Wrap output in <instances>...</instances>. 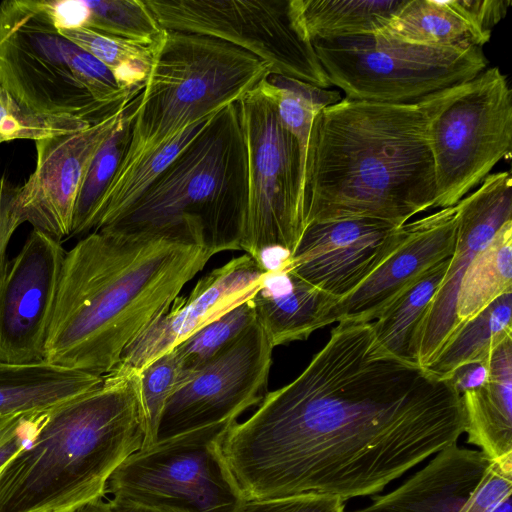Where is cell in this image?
Segmentation results:
<instances>
[{"label": "cell", "mask_w": 512, "mask_h": 512, "mask_svg": "<svg viewBox=\"0 0 512 512\" xmlns=\"http://www.w3.org/2000/svg\"><path fill=\"white\" fill-rule=\"evenodd\" d=\"M464 432L450 379L388 353L370 322L344 321L294 380L230 427L222 450L245 500L346 501L382 491Z\"/></svg>", "instance_id": "obj_1"}, {"label": "cell", "mask_w": 512, "mask_h": 512, "mask_svg": "<svg viewBox=\"0 0 512 512\" xmlns=\"http://www.w3.org/2000/svg\"><path fill=\"white\" fill-rule=\"evenodd\" d=\"M467 83L414 103L344 97L322 109L311 127L303 169L305 228L356 218L402 226L434 208L430 125Z\"/></svg>", "instance_id": "obj_2"}, {"label": "cell", "mask_w": 512, "mask_h": 512, "mask_svg": "<svg viewBox=\"0 0 512 512\" xmlns=\"http://www.w3.org/2000/svg\"><path fill=\"white\" fill-rule=\"evenodd\" d=\"M214 254L159 235L99 229L66 252L45 361L105 376Z\"/></svg>", "instance_id": "obj_3"}, {"label": "cell", "mask_w": 512, "mask_h": 512, "mask_svg": "<svg viewBox=\"0 0 512 512\" xmlns=\"http://www.w3.org/2000/svg\"><path fill=\"white\" fill-rule=\"evenodd\" d=\"M145 436L139 372L111 371L42 414L31 441L0 470V512H68L102 499Z\"/></svg>", "instance_id": "obj_4"}, {"label": "cell", "mask_w": 512, "mask_h": 512, "mask_svg": "<svg viewBox=\"0 0 512 512\" xmlns=\"http://www.w3.org/2000/svg\"><path fill=\"white\" fill-rule=\"evenodd\" d=\"M245 146L236 102L222 109L115 224L102 228L184 240L214 255L241 250Z\"/></svg>", "instance_id": "obj_5"}, {"label": "cell", "mask_w": 512, "mask_h": 512, "mask_svg": "<svg viewBox=\"0 0 512 512\" xmlns=\"http://www.w3.org/2000/svg\"><path fill=\"white\" fill-rule=\"evenodd\" d=\"M0 86L34 113L91 125L139 93L58 30L47 0L0 3Z\"/></svg>", "instance_id": "obj_6"}, {"label": "cell", "mask_w": 512, "mask_h": 512, "mask_svg": "<svg viewBox=\"0 0 512 512\" xmlns=\"http://www.w3.org/2000/svg\"><path fill=\"white\" fill-rule=\"evenodd\" d=\"M270 75L267 64L226 41L165 30L133 111L118 168L161 146L184 127L237 102Z\"/></svg>", "instance_id": "obj_7"}, {"label": "cell", "mask_w": 512, "mask_h": 512, "mask_svg": "<svg viewBox=\"0 0 512 512\" xmlns=\"http://www.w3.org/2000/svg\"><path fill=\"white\" fill-rule=\"evenodd\" d=\"M266 78L236 102L247 167L241 250L264 265L266 251L291 255L305 230L299 147Z\"/></svg>", "instance_id": "obj_8"}, {"label": "cell", "mask_w": 512, "mask_h": 512, "mask_svg": "<svg viewBox=\"0 0 512 512\" xmlns=\"http://www.w3.org/2000/svg\"><path fill=\"white\" fill-rule=\"evenodd\" d=\"M331 85L345 98L408 104L469 82L488 66L482 47H426L379 35L315 40Z\"/></svg>", "instance_id": "obj_9"}, {"label": "cell", "mask_w": 512, "mask_h": 512, "mask_svg": "<svg viewBox=\"0 0 512 512\" xmlns=\"http://www.w3.org/2000/svg\"><path fill=\"white\" fill-rule=\"evenodd\" d=\"M160 27L214 37L264 61L271 75L331 85L299 0H144Z\"/></svg>", "instance_id": "obj_10"}, {"label": "cell", "mask_w": 512, "mask_h": 512, "mask_svg": "<svg viewBox=\"0 0 512 512\" xmlns=\"http://www.w3.org/2000/svg\"><path fill=\"white\" fill-rule=\"evenodd\" d=\"M228 421L143 447L110 476L106 493L183 512H235L244 500L222 444Z\"/></svg>", "instance_id": "obj_11"}, {"label": "cell", "mask_w": 512, "mask_h": 512, "mask_svg": "<svg viewBox=\"0 0 512 512\" xmlns=\"http://www.w3.org/2000/svg\"><path fill=\"white\" fill-rule=\"evenodd\" d=\"M434 208L455 206L512 152V91L499 67L486 68L433 119L429 131Z\"/></svg>", "instance_id": "obj_12"}, {"label": "cell", "mask_w": 512, "mask_h": 512, "mask_svg": "<svg viewBox=\"0 0 512 512\" xmlns=\"http://www.w3.org/2000/svg\"><path fill=\"white\" fill-rule=\"evenodd\" d=\"M273 349L256 320L207 362L183 373L162 411L155 442L237 421L258 405L266 394Z\"/></svg>", "instance_id": "obj_13"}, {"label": "cell", "mask_w": 512, "mask_h": 512, "mask_svg": "<svg viewBox=\"0 0 512 512\" xmlns=\"http://www.w3.org/2000/svg\"><path fill=\"white\" fill-rule=\"evenodd\" d=\"M61 242L33 229L0 277V360L13 364L45 361L60 272Z\"/></svg>", "instance_id": "obj_14"}, {"label": "cell", "mask_w": 512, "mask_h": 512, "mask_svg": "<svg viewBox=\"0 0 512 512\" xmlns=\"http://www.w3.org/2000/svg\"><path fill=\"white\" fill-rule=\"evenodd\" d=\"M512 180L509 171L489 174L480 186L457 204L454 251L445 276L416 331L414 363L427 368L457 327L456 299L463 275L477 253L512 220Z\"/></svg>", "instance_id": "obj_15"}, {"label": "cell", "mask_w": 512, "mask_h": 512, "mask_svg": "<svg viewBox=\"0 0 512 512\" xmlns=\"http://www.w3.org/2000/svg\"><path fill=\"white\" fill-rule=\"evenodd\" d=\"M406 224L356 218L308 225L287 266L322 291L342 299L355 291L397 248Z\"/></svg>", "instance_id": "obj_16"}, {"label": "cell", "mask_w": 512, "mask_h": 512, "mask_svg": "<svg viewBox=\"0 0 512 512\" xmlns=\"http://www.w3.org/2000/svg\"><path fill=\"white\" fill-rule=\"evenodd\" d=\"M269 269L245 253L212 270L197 281L189 295H178L125 348L113 370L139 372L202 327L253 298Z\"/></svg>", "instance_id": "obj_17"}, {"label": "cell", "mask_w": 512, "mask_h": 512, "mask_svg": "<svg viewBox=\"0 0 512 512\" xmlns=\"http://www.w3.org/2000/svg\"><path fill=\"white\" fill-rule=\"evenodd\" d=\"M129 103L84 129L35 141V170L20 190L24 222L57 241L70 236L76 199L88 166L124 117Z\"/></svg>", "instance_id": "obj_18"}, {"label": "cell", "mask_w": 512, "mask_h": 512, "mask_svg": "<svg viewBox=\"0 0 512 512\" xmlns=\"http://www.w3.org/2000/svg\"><path fill=\"white\" fill-rule=\"evenodd\" d=\"M457 225L456 205L407 222L397 248L355 291L338 301L336 322L374 321L407 287L451 257Z\"/></svg>", "instance_id": "obj_19"}, {"label": "cell", "mask_w": 512, "mask_h": 512, "mask_svg": "<svg viewBox=\"0 0 512 512\" xmlns=\"http://www.w3.org/2000/svg\"><path fill=\"white\" fill-rule=\"evenodd\" d=\"M492 461L453 444L401 486L353 512H468Z\"/></svg>", "instance_id": "obj_20"}, {"label": "cell", "mask_w": 512, "mask_h": 512, "mask_svg": "<svg viewBox=\"0 0 512 512\" xmlns=\"http://www.w3.org/2000/svg\"><path fill=\"white\" fill-rule=\"evenodd\" d=\"M288 258L270 268L253 296L256 320L275 348L306 340L314 331L336 322V297L308 283L287 266Z\"/></svg>", "instance_id": "obj_21"}, {"label": "cell", "mask_w": 512, "mask_h": 512, "mask_svg": "<svg viewBox=\"0 0 512 512\" xmlns=\"http://www.w3.org/2000/svg\"><path fill=\"white\" fill-rule=\"evenodd\" d=\"M485 382L461 395L467 442L491 460L512 454V337L486 360Z\"/></svg>", "instance_id": "obj_22"}, {"label": "cell", "mask_w": 512, "mask_h": 512, "mask_svg": "<svg viewBox=\"0 0 512 512\" xmlns=\"http://www.w3.org/2000/svg\"><path fill=\"white\" fill-rule=\"evenodd\" d=\"M104 376L47 361L13 364L0 360V417L46 412L99 387Z\"/></svg>", "instance_id": "obj_23"}, {"label": "cell", "mask_w": 512, "mask_h": 512, "mask_svg": "<svg viewBox=\"0 0 512 512\" xmlns=\"http://www.w3.org/2000/svg\"><path fill=\"white\" fill-rule=\"evenodd\" d=\"M221 110L195 120L150 153L118 168L100 204L94 231L118 222Z\"/></svg>", "instance_id": "obj_24"}, {"label": "cell", "mask_w": 512, "mask_h": 512, "mask_svg": "<svg viewBox=\"0 0 512 512\" xmlns=\"http://www.w3.org/2000/svg\"><path fill=\"white\" fill-rule=\"evenodd\" d=\"M375 35L426 47H482L468 23L442 0H406Z\"/></svg>", "instance_id": "obj_25"}, {"label": "cell", "mask_w": 512, "mask_h": 512, "mask_svg": "<svg viewBox=\"0 0 512 512\" xmlns=\"http://www.w3.org/2000/svg\"><path fill=\"white\" fill-rule=\"evenodd\" d=\"M511 337L512 292H508L460 326L426 369L441 379H449L460 366L485 361Z\"/></svg>", "instance_id": "obj_26"}, {"label": "cell", "mask_w": 512, "mask_h": 512, "mask_svg": "<svg viewBox=\"0 0 512 512\" xmlns=\"http://www.w3.org/2000/svg\"><path fill=\"white\" fill-rule=\"evenodd\" d=\"M508 292H512V220L497 231L466 269L456 299V330Z\"/></svg>", "instance_id": "obj_27"}, {"label": "cell", "mask_w": 512, "mask_h": 512, "mask_svg": "<svg viewBox=\"0 0 512 512\" xmlns=\"http://www.w3.org/2000/svg\"><path fill=\"white\" fill-rule=\"evenodd\" d=\"M406 0H299L311 38L329 40L377 34Z\"/></svg>", "instance_id": "obj_28"}, {"label": "cell", "mask_w": 512, "mask_h": 512, "mask_svg": "<svg viewBox=\"0 0 512 512\" xmlns=\"http://www.w3.org/2000/svg\"><path fill=\"white\" fill-rule=\"evenodd\" d=\"M448 261L449 258L428 270L370 322L377 342L398 359L414 363V337L445 276Z\"/></svg>", "instance_id": "obj_29"}, {"label": "cell", "mask_w": 512, "mask_h": 512, "mask_svg": "<svg viewBox=\"0 0 512 512\" xmlns=\"http://www.w3.org/2000/svg\"><path fill=\"white\" fill-rule=\"evenodd\" d=\"M136 96L109 137L93 156L76 199L70 236H86L95 230L102 199L111 184L131 138Z\"/></svg>", "instance_id": "obj_30"}, {"label": "cell", "mask_w": 512, "mask_h": 512, "mask_svg": "<svg viewBox=\"0 0 512 512\" xmlns=\"http://www.w3.org/2000/svg\"><path fill=\"white\" fill-rule=\"evenodd\" d=\"M58 30L108 67L122 89H143L156 44L144 46L85 27Z\"/></svg>", "instance_id": "obj_31"}, {"label": "cell", "mask_w": 512, "mask_h": 512, "mask_svg": "<svg viewBox=\"0 0 512 512\" xmlns=\"http://www.w3.org/2000/svg\"><path fill=\"white\" fill-rule=\"evenodd\" d=\"M87 16L83 27L144 46H154L165 30L144 0H84Z\"/></svg>", "instance_id": "obj_32"}, {"label": "cell", "mask_w": 512, "mask_h": 512, "mask_svg": "<svg viewBox=\"0 0 512 512\" xmlns=\"http://www.w3.org/2000/svg\"><path fill=\"white\" fill-rule=\"evenodd\" d=\"M256 321L252 299L202 327L173 348L183 372L207 362Z\"/></svg>", "instance_id": "obj_33"}, {"label": "cell", "mask_w": 512, "mask_h": 512, "mask_svg": "<svg viewBox=\"0 0 512 512\" xmlns=\"http://www.w3.org/2000/svg\"><path fill=\"white\" fill-rule=\"evenodd\" d=\"M183 370L174 350L156 358L139 371V395L145 423V443L155 442L162 411L179 385ZM142 447V448H143Z\"/></svg>", "instance_id": "obj_34"}, {"label": "cell", "mask_w": 512, "mask_h": 512, "mask_svg": "<svg viewBox=\"0 0 512 512\" xmlns=\"http://www.w3.org/2000/svg\"><path fill=\"white\" fill-rule=\"evenodd\" d=\"M90 125L75 118L34 113L0 86V144L18 139L37 141Z\"/></svg>", "instance_id": "obj_35"}, {"label": "cell", "mask_w": 512, "mask_h": 512, "mask_svg": "<svg viewBox=\"0 0 512 512\" xmlns=\"http://www.w3.org/2000/svg\"><path fill=\"white\" fill-rule=\"evenodd\" d=\"M235 512H346L345 501L320 494L243 500Z\"/></svg>", "instance_id": "obj_36"}, {"label": "cell", "mask_w": 512, "mask_h": 512, "mask_svg": "<svg viewBox=\"0 0 512 512\" xmlns=\"http://www.w3.org/2000/svg\"><path fill=\"white\" fill-rule=\"evenodd\" d=\"M476 34L483 46L490 40L492 29L505 17L509 0H446Z\"/></svg>", "instance_id": "obj_37"}, {"label": "cell", "mask_w": 512, "mask_h": 512, "mask_svg": "<svg viewBox=\"0 0 512 512\" xmlns=\"http://www.w3.org/2000/svg\"><path fill=\"white\" fill-rule=\"evenodd\" d=\"M20 190L5 176L0 177V277L3 275L6 262L8 243L18 228L24 222L20 208Z\"/></svg>", "instance_id": "obj_38"}, {"label": "cell", "mask_w": 512, "mask_h": 512, "mask_svg": "<svg viewBox=\"0 0 512 512\" xmlns=\"http://www.w3.org/2000/svg\"><path fill=\"white\" fill-rule=\"evenodd\" d=\"M43 413L28 416L12 435L0 442V470L31 441Z\"/></svg>", "instance_id": "obj_39"}, {"label": "cell", "mask_w": 512, "mask_h": 512, "mask_svg": "<svg viewBox=\"0 0 512 512\" xmlns=\"http://www.w3.org/2000/svg\"><path fill=\"white\" fill-rule=\"evenodd\" d=\"M486 360L465 364L453 372L449 379L460 395L481 386L485 382L487 377Z\"/></svg>", "instance_id": "obj_40"}, {"label": "cell", "mask_w": 512, "mask_h": 512, "mask_svg": "<svg viewBox=\"0 0 512 512\" xmlns=\"http://www.w3.org/2000/svg\"><path fill=\"white\" fill-rule=\"evenodd\" d=\"M108 503L115 512H183L171 507L141 504L118 497H112Z\"/></svg>", "instance_id": "obj_41"}, {"label": "cell", "mask_w": 512, "mask_h": 512, "mask_svg": "<svg viewBox=\"0 0 512 512\" xmlns=\"http://www.w3.org/2000/svg\"><path fill=\"white\" fill-rule=\"evenodd\" d=\"M30 415L31 414L0 417V442L12 435Z\"/></svg>", "instance_id": "obj_42"}, {"label": "cell", "mask_w": 512, "mask_h": 512, "mask_svg": "<svg viewBox=\"0 0 512 512\" xmlns=\"http://www.w3.org/2000/svg\"><path fill=\"white\" fill-rule=\"evenodd\" d=\"M68 512H115L109 503L102 499L84 503Z\"/></svg>", "instance_id": "obj_43"}]
</instances>
